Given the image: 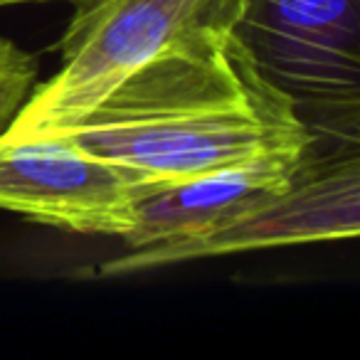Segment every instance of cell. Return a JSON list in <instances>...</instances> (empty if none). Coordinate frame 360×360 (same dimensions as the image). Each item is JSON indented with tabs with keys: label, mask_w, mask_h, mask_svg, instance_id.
Returning <instances> with one entry per match:
<instances>
[{
	"label": "cell",
	"mask_w": 360,
	"mask_h": 360,
	"mask_svg": "<svg viewBox=\"0 0 360 360\" xmlns=\"http://www.w3.org/2000/svg\"><path fill=\"white\" fill-rule=\"evenodd\" d=\"M52 136L163 180L311 148L294 101L262 77L235 30L163 50Z\"/></svg>",
	"instance_id": "cell-1"
},
{
	"label": "cell",
	"mask_w": 360,
	"mask_h": 360,
	"mask_svg": "<svg viewBox=\"0 0 360 360\" xmlns=\"http://www.w3.org/2000/svg\"><path fill=\"white\" fill-rule=\"evenodd\" d=\"M247 0H86L57 42L60 70L32 89L8 139L65 131L124 77L207 30H235Z\"/></svg>",
	"instance_id": "cell-2"
},
{
	"label": "cell",
	"mask_w": 360,
	"mask_h": 360,
	"mask_svg": "<svg viewBox=\"0 0 360 360\" xmlns=\"http://www.w3.org/2000/svg\"><path fill=\"white\" fill-rule=\"evenodd\" d=\"M235 35L294 101L311 139L358 148L360 0H247Z\"/></svg>",
	"instance_id": "cell-3"
},
{
	"label": "cell",
	"mask_w": 360,
	"mask_h": 360,
	"mask_svg": "<svg viewBox=\"0 0 360 360\" xmlns=\"http://www.w3.org/2000/svg\"><path fill=\"white\" fill-rule=\"evenodd\" d=\"M360 232L358 148L333 153L309 150L291 188L240 217L200 235L134 247L101 264V276H124L178 262L225 257L269 247L353 240Z\"/></svg>",
	"instance_id": "cell-4"
},
{
	"label": "cell",
	"mask_w": 360,
	"mask_h": 360,
	"mask_svg": "<svg viewBox=\"0 0 360 360\" xmlns=\"http://www.w3.org/2000/svg\"><path fill=\"white\" fill-rule=\"evenodd\" d=\"M168 180L116 163L67 136H0V210L82 235L121 237L136 205Z\"/></svg>",
	"instance_id": "cell-5"
},
{
	"label": "cell",
	"mask_w": 360,
	"mask_h": 360,
	"mask_svg": "<svg viewBox=\"0 0 360 360\" xmlns=\"http://www.w3.org/2000/svg\"><path fill=\"white\" fill-rule=\"evenodd\" d=\"M306 155H269L168 180L139 200L134 227L124 240L134 250L225 225L289 191Z\"/></svg>",
	"instance_id": "cell-6"
},
{
	"label": "cell",
	"mask_w": 360,
	"mask_h": 360,
	"mask_svg": "<svg viewBox=\"0 0 360 360\" xmlns=\"http://www.w3.org/2000/svg\"><path fill=\"white\" fill-rule=\"evenodd\" d=\"M35 86V57L15 42L0 37V136L11 129Z\"/></svg>",
	"instance_id": "cell-7"
},
{
	"label": "cell",
	"mask_w": 360,
	"mask_h": 360,
	"mask_svg": "<svg viewBox=\"0 0 360 360\" xmlns=\"http://www.w3.org/2000/svg\"><path fill=\"white\" fill-rule=\"evenodd\" d=\"M6 6H25V3H55V0H3ZM60 3H70V6H82L86 0H60Z\"/></svg>",
	"instance_id": "cell-8"
},
{
	"label": "cell",
	"mask_w": 360,
	"mask_h": 360,
	"mask_svg": "<svg viewBox=\"0 0 360 360\" xmlns=\"http://www.w3.org/2000/svg\"><path fill=\"white\" fill-rule=\"evenodd\" d=\"M0 8H6V3H3V0H0Z\"/></svg>",
	"instance_id": "cell-9"
}]
</instances>
